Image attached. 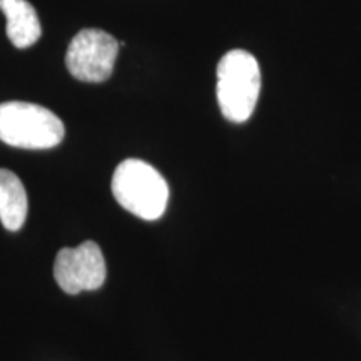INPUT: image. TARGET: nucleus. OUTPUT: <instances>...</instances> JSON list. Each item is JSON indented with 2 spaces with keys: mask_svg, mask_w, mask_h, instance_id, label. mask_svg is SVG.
I'll return each instance as SVG.
<instances>
[{
  "mask_svg": "<svg viewBox=\"0 0 361 361\" xmlns=\"http://www.w3.org/2000/svg\"><path fill=\"white\" fill-rule=\"evenodd\" d=\"M259 90L261 71L256 57L241 49L224 54L218 64L216 96L226 119L246 123L255 112Z\"/></svg>",
  "mask_w": 361,
  "mask_h": 361,
  "instance_id": "f257e3e1",
  "label": "nucleus"
},
{
  "mask_svg": "<svg viewBox=\"0 0 361 361\" xmlns=\"http://www.w3.org/2000/svg\"><path fill=\"white\" fill-rule=\"evenodd\" d=\"M116 201L144 221H156L164 214L169 201V186L157 169L141 159H126L112 176Z\"/></svg>",
  "mask_w": 361,
  "mask_h": 361,
  "instance_id": "f03ea898",
  "label": "nucleus"
},
{
  "mask_svg": "<svg viewBox=\"0 0 361 361\" xmlns=\"http://www.w3.org/2000/svg\"><path fill=\"white\" fill-rule=\"evenodd\" d=\"M66 128L52 111L39 104H0V141L22 149H52L62 142Z\"/></svg>",
  "mask_w": 361,
  "mask_h": 361,
  "instance_id": "7ed1b4c3",
  "label": "nucleus"
},
{
  "mask_svg": "<svg viewBox=\"0 0 361 361\" xmlns=\"http://www.w3.org/2000/svg\"><path fill=\"white\" fill-rule=\"evenodd\" d=\"M119 42L101 29H84L71 40L66 66L82 82H104L114 71Z\"/></svg>",
  "mask_w": 361,
  "mask_h": 361,
  "instance_id": "20e7f679",
  "label": "nucleus"
},
{
  "mask_svg": "<svg viewBox=\"0 0 361 361\" xmlns=\"http://www.w3.org/2000/svg\"><path fill=\"white\" fill-rule=\"evenodd\" d=\"M54 278L67 295L99 290L106 281V259L97 243L84 241L78 247L59 251Z\"/></svg>",
  "mask_w": 361,
  "mask_h": 361,
  "instance_id": "39448f33",
  "label": "nucleus"
},
{
  "mask_svg": "<svg viewBox=\"0 0 361 361\" xmlns=\"http://www.w3.org/2000/svg\"><path fill=\"white\" fill-rule=\"evenodd\" d=\"M0 11L7 17V37L17 49H27L40 39L42 27L37 12L27 0H0Z\"/></svg>",
  "mask_w": 361,
  "mask_h": 361,
  "instance_id": "423d86ee",
  "label": "nucleus"
},
{
  "mask_svg": "<svg viewBox=\"0 0 361 361\" xmlns=\"http://www.w3.org/2000/svg\"><path fill=\"white\" fill-rule=\"evenodd\" d=\"M27 192L22 180L8 169H0V221L8 231H19L27 218Z\"/></svg>",
  "mask_w": 361,
  "mask_h": 361,
  "instance_id": "0eeeda50",
  "label": "nucleus"
}]
</instances>
